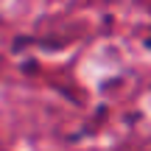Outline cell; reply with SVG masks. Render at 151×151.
Instances as JSON below:
<instances>
[{
    "mask_svg": "<svg viewBox=\"0 0 151 151\" xmlns=\"http://www.w3.org/2000/svg\"><path fill=\"white\" fill-rule=\"evenodd\" d=\"M148 90H151V84H148Z\"/></svg>",
    "mask_w": 151,
    "mask_h": 151,
    "instance_id": "6da1fadb",
    "label": "cell"
}]
</instances>
